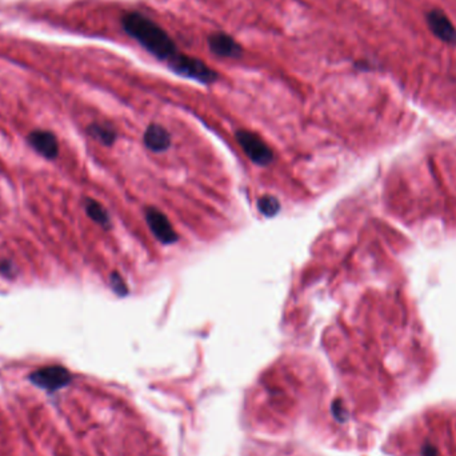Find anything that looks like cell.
<instances>
[{"label":"cell","mask_w":456,"mask_h":456,"mask_svg":"<svg viewBox=\"0 0 456 456\" xmlns=\"http://www.w3.org/2000/svg\"><path fill=\"white\" fill-rule=\"evenodd\" d=\"M124 32L138 41L144 50L148 51L159 61H171L179 54V50L167 34V31L139 12H128L122 18Z\"/></svg>","instance_id":"cell-1"},{"label":"cell","mask_w":456,"mask_h":456,"mask_svg":"<svg viewBox=\"0 0 456 456\" xmlns=\"http://www.w3.org/2000/svg\"><path fill=\"white\" fill-rule=\"evenodd\" d=\"M167 66L175 74L193 81H201L203 84H211L219 78V74L211 67H208L204 61L198 58L184 55L182 52H179L173 61H168Z\"/></svg>","instance_id":"cell-2"},{"label":"cell","mask_w":456,"mask_h":456,"mask_svg":"<svg viewBox=\"0 0 456 456\" xmlns=\"http://www.w3.org/2000/svg\"><path fill=\"white\" fill-rule=\"evenodd\" d=\"M235 138L242 147L244 153L251 159V162L258 166H267L274 161L273 150L265 144L263 139L247 130H239L235 133Z\"/></svg>","instance_id":"cell-3"},{"label":"cell","mask_w":456,"mask_h":456,"mask_svg":"<svg viewBox=\"0 0 456 456\" xmlns=\"http://www.w3.org/2000/svg\"><path fill=\"white\" fill-rule=\"evenodd\" d=\"M31 383L46 391H58L70 385L71 373L61 365H47L34 371L30 375Z\"/></svg>","instance_id":"cell-4"},{"label":"cell","mask_w":456,"mask_h":456,"mask_svg":"<svg viewBox=\"0 0 456 456\" xmlns=\"http://www.w3.org/2000/svg\"><path fill=\"white\" fill-rule=\"evenodd\" d=\"M146 222L148 224L153 236L163 244H173L178 242V233H175L168 218L156 210L155 207H147L144 211Z\"/></svg>","instance_id":"cell-5"},{"label":"cell","mask_w":456,"mask_h":456,"mask_svg":"<svg viewBox=\"0 0 456 456\" xmlns=\"http://www.w3.org/2000/svg\"><path fill=\"white\" fill-rule=\"evenodd\" d=\"M427 23L436 38L447 44H456V30L454 24L440 10L430 11L427 14Z\"/></svg>","instance_id":"cell-6"},{"label":"cell","mask_w":456,"mask_h":456,"mask_svg":"<svg viewBox=\"0 0 456 456\" xmlns=\"http://www.w3.org/2000/svg\"><path fill=\"white\" fill-rule=\"evenodd\" d=\"M27 142L35 151L47 159H55L59 153V143L52 132L35 130L27 136Z\"/></svg>","instance_id":"cell-7"},{"label":"cell","mask_w":456,"mask_h":456,"mask_svg":"<svg viewBox=\"0 0 456 456\" xmlns=\"http://www.w3.org/2000/svg\"><path fill=\"white\" fill-rule=\"evenodd\" d=\"M208 47L215 55L222 58H239L243 54V49L233 36L216 32L208 38Z\"/></svg>","instance_id":"cell-8"},{"label":"cell","mask_w":456,"mask_h":456,"mask_svg":"<svg viewBox=\"0 0 456 456\" xmlns=\"http://www.w3.org/2000/svg\"><path fill=\"white\" fill-rule=\"evenodd\" d=\"M143 143L150 151L156 153L167 151L171 146V135L161 124L152 123L144 132Z\"/></svg>","instance_id":"cell-9"},{"label":"cell","mask_w":456,"mask_h":456,"mask_svg":"<svg viewBox=\"0 0 456 456\" xmlns=\"http://www.w3.org/2000/svg\"><path fill=\"white\" fill-rule=\"evenodd\" d=\"M86 213L91 218L95 223L99 224L103 228L108 230L111 227V219L107 210L101 206V203L93 201V199H86L84 202Z\"/></svg>","instance_id":"cell-10"},{"label":"cell","mask_w":456,"mask_h":456,"mask_svg":"<svg viewBox=\"0 0 456 456\" xmlns=\"http://www.w3.org/2000/svg\"><path fill=\"white\" fill-rule=\"evenodd\" d=\"M87 132L95 141H98L104 146H112L116 141V132L108 124L92 123L91 126L87 128Z\"/></svg>","instance_id":"cell-11"},{"label":"cell","mask_w":456,"mask_h":456,"mask_svg":"<svg viewBox=\"0 0 456 456\" xmlns=\"http://www.w3.org/2000/svg\"><path fill=\"white\" fill-rule=\"evenodd\" d=\"M258 208L260 213H263L264 216L273 218L280 211V203L275 196L264 195L258 201Z\"/></svg>","instance_id":"cell-12"},{"label":"cell","mask_w":456,"mask_h":456,"mask_svg":"<svg viewBox=\"0 0 456 456\" xmlns=\"http://www.w3.org/2000/svg\"><path fill=\"white\" fill-rule=\"evenodd\" d=\"M110 285H111L112 291L115 294L119 295V296L128 295V287L124 282V279L118 273H112L110 276Z\"/></svg>","instance_id":"cell-13"},{"label":"cell","mask_w":456,"mask_h":456,"mask_svg":"<svg viewBox=\"0 0 456 456\" xmlns=\"http://www.w3.org/2000/svg\"><path fill=\"white\" fill-rule=\"evenodd\" d=\"M14 273H15V268L12 267L11 262H1L0 263V274L6 275L7 278H12Z\"/></svg>","instance_id":"cell-14"},{"label":"cell","mask_w":456,"mask_h":456,"mask_svg":"<svg viewBox=\"0 0 456 456\" xmlns=\"http://www.w3.org/2000/svg\"><path fill=\"white\" fill-rule=\"evenodd\" d=\"M334 414L339 420H345V417H347V412H345V408H343V405H339V403H334Z\"/></svg>","instance_id":"cell-15"},{"label":"cell","mask_w":456,"mask_h":456,"mask_svg":"<svg viewBox=\"0 0 456 456\" xmlns=\"http://www.w3.org/2000/svg\"><path fill=\"white\" fill-rule=\"evenodd\" d=\"M422 455L423 456H437V450L432 445H426L422 450Z\"/></svg>","instance_id":"cell-16"}]
</instances>
